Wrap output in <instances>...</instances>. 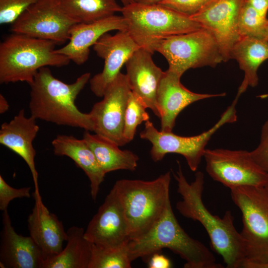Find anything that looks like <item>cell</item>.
Instances as JSON below:
<instances>
[{
	"label": "cell",
	"mask_w": 268,
	"mask_h": 268,
	"mask_svg": "<svg viewBox=\"0 0 268 268\" xmlns=\"http://www.w3.org/2000/svg\"><path fill=\"white\" fill-rule=\"evenodd\" d=\"M146 109L143 101L131 91L124 117L123 137L125 144L134 138L138 126L149 120L150 117Z\"/></svg>",
	"instance_id": "obj_28"
},
{
	"label": "cell",
	"mask_w": 268,
	"mask_h": 268,
	"mask_svg": "<svg viewBox=\"0 0 268 268\" xmlns=\"http://www.w3.org/2000/svg\"><path fill=\"white\" fill-rule=\"evenodd\" d=\"M203 157L208 175L230 190L242 186H265L268 173L255 162L250 152L206 149Z\"/></svg>",
	"instance_id": "obj_11"
},
{
	"label": "cell",
	"mask_w": 268,
	"mask_h": 268,
	"mask_svg": "<svg viewBox=\"0 0 268 268\" xmlns=\"http://www.w3.org/2000/svg\"><path fill=\"white\" fill-rule=\"evenodd\" d=\"M160 253H155L148 258L147 261L148 268H170L171 267L172 265L170 260Z\"/></svg>",
	"instance_id": "obj_34"
},
{
	"label": "cell",
	"mask_w": 268,
	"mask_h": 268,
	"mask_svg": "<svg viewBox=\"0 0 268 268\" xmlns=\"http://www.w3.org/2000/svg\"><path fill=\"white\" fill-rule=\"evenodd\" d=\"M9 106L8 101L4 96L0 94V113L3 114L9 109Z\"/></svg>",
	"instance_id": "obj_36"
},
{
	"label": "cell",
	"mask_w": 268,
	"mask_h": 268,
	"mask_svg": "<svg viewBox=\"0 0 268 268\" xmlns=\"http://www.w3.org/2000/svg\"><path fill=\"white\" fill-rule=\"evenodd\" d=\"M121 13L130 35L152 54L166 38L202 28L189 16L159 3L136 1L123 6Z\"/></svg>",
	"instance_id": "obj_6"
},
{
	"label": "cell",
	"mask_w": 268,
	"mask_h": 268,
	"mask_svg": "<svg viewBox=\"0 0 268 268\" xmlns=\"http://www.w3.org/2000/svg\"><path fill=\"white\" fill-rule=\"evenodd\" d=\"M250 153L255 162L268 173V120L263 126L259 145Z\"/></svg>",
	"instance_id": "obj_33"
},
{
	"label": "cell",
	"mask_w": 268,
	"mask_h": 268,
	"mask_svg": "<svg viewBox=\"0 0 268 268\" xmlns=\"http://www.w3.org/2000/svg\"><path fill=\"white\" fill-rule=\"evenodd\" d=\"M90 78L91 73L86 72L68 84L54 76L48 67L41 68L29 84L31 116L36 120L93 132L90 114L81 112L75 103Z\"/></svg>",
	"instance_id": "obj_2"
},
{
	"label": "cell",
	"mask_w": 268,
	"mask_h": 268,
	"mask_svg": "<svg viewBox=\"0 0 268 268\" xmlns=\"http://www.w3.org/2000/svg\"><path fill=\"white\" fill-rule=\"evenodd\" d=\"M140 47L127 31L103 35L93 46L96 55L104 61L103 70L89 80L91 91L102 97L107 87L116 78L123 65Z\"/></svg>",
	"instance_id": "obj_15"
},
{
	"label": "cell",
	"mask_w": 268,
	"mask_h": 268,
	"mask_svg": "<svg viewBox=\"0 0 268 268\" xmlns=\"http://www.w3.org/2000/svg\"><path fill=\"white\" fill-rule=\"evenodd\" d=\"M238 98L235 97L212 128L195 136H183L172 132L158 131L149 120L145 122L144 128L139 135L141 138L152 144L150 151L152 159L157 162L168 153L179 154L184 157L191 170L196 171L203 157L206 145L212 135L224 125L236 121L235 106Z\"/></svg>",
	"instance_id": "obj_8"
},
{
	"label": "cell",
	"mask_w": 268,
	"mask_h": 268,
	"mask_svg": "<svg viewBox=\"0 0 268 268\" xmlns=\"http://www.w3.org/2000/svg\"><path fill=\"white\" fill-rule=\"evenodd\" d=\"M156 52L167 60V70L181 77L190 68L214 67L223 62L215 38L202 28L166 38L158 45Z\"/></svg>",
	"instance_id": "obj_9"
},
{
	"label": "cell",
	"mask_w": 268,
	"mask_h": 268,
	"mask_svg": "<svg viewBox=\"0 0 268 268\" xmlns=\"http://www.w3.org/2000/svg\"><path fill=\"white\" fill-rule=\"evenodd\" d=\"M230 191L242 214V268H259L268 263V190L265 186H242Z\"/></svg>",
	"instance_id": "obj_7"
},
{
	"label": "cell",
	"mask_w": 268,
	"mask_h": 268,
	"mask_svg": "<svg viewBox=\"0 0 268 268\" xmlns=\"http://www.w3.org/2000/svg\"><path fill=\"white\" fill-rule=\"evenodd\" d=\"M259 97L261 98V99H265L268 98V93L260 95V96H259Z\"/></svg>",
	"instance_id": "obj_40"
},
{
	"label": "cell",
	"mask_w": 268,
	"mask_h": 268,
	"mask_svg": "<svg viewBox=\"0 0 268 268\" xmlns=\"http://www.w3.org/2000/svg\"><path fill=\"white\" fill-rule=\"evenodd\" d=\"M83 138L93 151L100 167L107 173L119 170L134 171L138 156L129 150H121L119 146L106 138L85 131Z\"/></svg>",
	"instance_id": "obj_24"
},
{
	"label": "cell",
	"mask_w": 268,
	"mask_h": 268,
	"mask_svg": "<svg viewBox=\"0 0 268 268\" xmlns=\"http://www.w3.org/2000/svg\"><path fill=\"white\" fill-rule=\"evenodd\" d=\"M83 228L73 226L67 231L66 246L58 255L44 262L43 268H88L92 244Z\"/></svg>",
	"instance_id": "obj_25"
},
{
	"label": "cell",
	"mask_w": 268,
	"mask_h": 268,
	"mask_svg": "<svg viewBox=\"0 0 268 268\" xmlns=\"http://www.w3.org/2000/svg\"><path fill=\"white\" fill-rule=\"evenodd\" d=\"M231 59L238 62L240 68L244 72L243 80L237 94L240 96L248 86L258 85V69L268 59V41L262 37H241L232 48Z\"/></svg>",
	"instance_id": "obj_23"
},
{
	"label": "cell",
	"mask_w": 268,
	"mask_h": 268,
	"mask_svg": "<svg viewBox=\"0 0 268 268\" xmlns=\"http://www.w3.org/2000/svg\"><path fill=\"white\" fill-rule=\"evenodd\" d=\"M263 37L264 38L268 41V20L266 25Z\"/></svg>",
	"instance_id": "obj_39"
},
{
	"label": "cell",
	"mask_w": 268,
	"mask_h": 268,
	"mask_svg": "<svg viewBox=\"0 0 268 268\" xmlns=\"http://www.w3.org/2000/svg\"><path fill=\"white\" fill-rule=\"evenodd\" d=\"M259 268H268V263L260 266Z\"/></svg>",
	"instance_id": "obj_41"
},
{
	"label": "cell",
	"mask_w": 268,
	"mask_h": 268,
	"mask_svg": "<svg viewBox=\"0 0 268 268\" xmlns=\"http://www.w3.org/2000/svg\"><path fill=\"white\" fill-rule=\"evenodd\" d=\"M256 11L267 17L268 11V0H246Z\"/></svg>",
	"instance_id": "obj_35"
},
{
	"label": "cell",
	"mask_w": 268,
	"mask_h": 268,
	"mask_svg": "<svg viewBox=\"0 0 268 268\" xmlns=\"http://www.w3.org/2000/svg\"><path fill=\"white\" fill-rule=\"evenodd\" d=\"M84 236L91 243L102 247H119L128 243L129 225L113 188L88 223Z\"/></svg>",
	"instance_id": "obj_14"
},
{
	"label": "cell",
	"mask_w": 268,
	"mask_h": 268,
	"mask_svg": "<svg viewBox=\"0 0 268 268\" xmlns=\"http://www.w3.org/2000/svg\"><path fill=\"white\" fill-rule=\"evenodd\" d=\"M128 244L119 247H102L92 244L88 268H130Z\"/></svg>",
	"instance_id": "obj_27"
},
{
	"label": "cell",
	"mask_w": 268,
	"mask_h": 268,
	"mask_svg": "<svg viewBox=\"0 0 268 268\" xmlns=\"http://www.w3.org/2000/svg\"><path fill=\"white\" fill-rule=\"evenodd\" d=\"M65 12L77 23H89L121 12L116 0H60Z\"/></svg>",
	"instance_id": "obj_26"
},
{
	"label": "cell",
	"mask_w": 268,
	"mask_h": 268,
	"mask_svg": "<svg viewBox=\"0 0 268 268\" xmlns=\"http://www.w3.org/2000/svg\"><path fill=\"white\" fill-rule=\"evenodd\" d=\"M39 130L36 119L26 116L24 109L9 122L3 123L0 129V143L21 157L28 166L34 184L35 192H39L38 173L36 168V150L33 142Z\"/></svg>",
	"instance_id": "obj_19"
},
{
	"label": "cell",
	"mask_w": 268,
	"mask_h": 268,
	"mask_svg": "<svg viewBox=\"0 0 268 268\" xmlns=\"http://www.w3.org/2000/svg\"><path fill=\"white\" fill-rule=\"evenodd\" d=\"M178 164V170L173 173L177 183V192L182 197V200L176 203L177 209L184 217L201 223L209 236L213 251L221 256L227 268H242L245 261L244 247L231 212L226 211L222 217L212 214L202 200L203 173L197 172L194 181L189 183Z\"/></svg>",
	"instance_id": "obj_1"
},
{
	"label": "cell",
	"mask_w": 268,
	"mask_h": 268,
	"mask_svg": "<svg viewBox=\"0 0 268 268\" xmlns=\"http://www.w3.org/2000/svg\"><path fill=\"white\" fill-rule=\"evenodd\" d=\"M245 0H211L201 10L190 16L214 36L223 62L231 59L232 48L239 39L238 22Z\"/></svg>",
	"instance_id": "obj_13"
},
{
	"label": "cell",
	"mask_w": 268,
	"mask_h": 268,
	"mask_svg": "<svg viewBox=\"0 0 268 268\" xmlns=\"http://www.w3.org/2000/svg\"><path fill=\"white\" fill-rule=\"evenodd\" d=\"M33 196L35 203L28 217V228L45 261L61 253L67 235L62 222L44 204L40 193L34 192Z\"/></svg>",
	"instance_id": "obj_18"
},
{
	"label": "cell",
	"mask_w": 268,
	"mask_h": 268,
	"mask_svg": "<svg viewBox=\"0 0 268 268\" xmlns=\"http://www.w3.org/2000/svg\"><path fill=\"white\" fill-rule=\"evenodd\" d=\"M37 0H0V25L12 24Z\"/></svg>",
	"instance_id": "obj_30"
},
{
	"label": "cell",
	"mask_w": 268,
	"mask_h": 268,
	"mask_svg": "<svg viewBox=\"0 0 268 268\" xmlns=\"http://www.w3.org/2000/svg\"><path fill=\"white\" fill-rule=\"evenodd\" d=\"M163 0H136L137 2L146 4L158 3Z\"/></svg>",
	"instance_id": "obj_37"
},
{
	"label": "cell",
	"mask_w": 268,
	"mask_h": 268,
	"mask_svg": "<svg viewBox=\"0 0 268 268\" xmlns=\"http://www.w3.org/2000/svg\"><path fill=\"white\" fill-rule=\"evenodd\" d=\"M211 0H163L159 4L189 17L201 10Z\"/></svg>",
	"instance_id": "obj_31"
},
{
	"label": "cell",
	"mask_w": 268,
	"mask_h": 268,
	"mask_svg": "<svg viewBox=\"0 0 268 268\" xmlns=\"http://www.w3.org/2000/svg\"><path fill=\"white\" fill-rule=\"evenodd\" d=\"M152 54L140 48L125 64L126 74L131 91L159 118L156 97L164 72L156 65Z\"/></svg>",
	"instance_id": "obj_20"
},
{
	"label": "cell",
	"mask_w": 268,
	"mask_h": 268,
	"mask_svg": "<svg viewBox=\"0 0 268 268\" xmlns=\"http://www.w3.org/2000/svg\"><path fill=\"white\" fill-rule=\"evenodd\" d=\"M52 144L55 155L70 158L84 171L90 181L91 196L95 201L106 174L85 140L72 135L59 134Z\"/></svg>",
	"instance_id": "obj_22"
},
{
	"label": "cell",
	"mask_w": 268,
	"mask_h": 268,
	"mask_svg": "<svg viewBox=\"0 0 268 268\" xmlns=\"http://www.w3.org/2000/svg\"><path fill=\"white\" fill-rule=\"evenodd\" d=\"M53 42L21 33H13L0 43V83H31L45 67H62L70 61L55 52Z\"/></svg>",
	"instance_id": "obj_4"
},
{
	"label": "cell",
	"mask_w": 268,
	"mask_h": 268,
	"mask_svg": "<svg viewBox=\"0 0 268 268\" xmlns=\"http://www.w3.org/2000/svg\"><path fill=\"white\" fill-rule=\"evenodd\" d=\"M268 19L261 15L246 0L239 13L238 27L241 37L263 38V33Z\"/></svg>",
	"instance_id": "obj_29"
},
{
	"label": "cell",
	"mask_w": 268,
	"mask_h": 268,
	"mask_svg": "<svg viewBox=\"0 0 268 268\" xmlns=\"http://www.w3.org/2000/svg\"><path fill=\"white\" fill-rule=\"evenodd\" d=\"M0 240L1 268H43L44 259L32 238L18 234L7 209L2 211Z\"/></svg>",
	"instance_id": "obj_17"
},
{
	"label": "cell",
	"mask_w": 268,
	"mask_h": 268,
	"mask_svg": "<svg viewBox=\"0 0 268 268\" xmlns=\"http://www.w3.org/2000/svg\"><path fill=\"white\" fill-rule=\"evenodd\" d=\"M181 77L167 70L159 84L156 106L160 119V131L172 132L178 115L190 104L201 100L226 95L225 93L213 94L193 92L181 83Z\"/></svg>",
	"instance_id": "obj_16"
},
{
	"label": "cell",
	"mask_w": 268,
	"mask_h": 268,
	"mask_svg": "<svg viewBox=\"0 0 268 268\" xmlns=\"http://www.w3.org/2000/svg\"><path fill=\"white\" fill-rule=\"evenodd\" d=\"M76 23L60 0H37L11 24L10 31L61 45L68 41L70 30Z\"/></svg>",
	"instance_id": "obj_10"
},
{
	"label": "cell",
	"mask_w": 268,
	"mask_h": 268,
	"mask_svg": "<svg viewBox=\"0 0 268 268\" xmlns=\"http://www.w3.org/2000/svg\"><path fill=\"white\" fill-rule=\"evenodd\" d=\"M265 187L268 190V174L267 176V181L265 185Z\"/></svg>",
	"instance_id": "obj_42"
},
{
	"label": "cell",
	"mask_w": 268,
	"mask_h": 268,
	"mask_svg": "<svg viewBox=\"0 0 268 268\" xmlns=\"http://www.w3.org/2000/svg\"><path fill=\"white\" fill-rule=\"evenodd\" d=\"M120 1L122 3L123 6H125L136 2V0H120Z\"/></svg>",
	"instance_id": "obj_38"
},
{
	"label": "cell",
	"mask_w": 268,
	"mask_h": 268,
	"mask_svg": "<svg viewBox=\"0 0 268 268\" xmlns=\"http://www.w3.org/2000/svg\"><path fill=\"white\" fill-rule=\"evenodd\" d=\"M31 190L30 187L13 188L0 175V210L2 211L7 210L9 202L14 199L30 198Z\"/></svg>",
	"instance_id": "obj_32"
},
{
	"label": "cell",
	"mask_w": 268,
	"mask_h": 268,
	"mask_svg": "<svg viewBox=\"0 0 268 268\" xmlns=\"http://www.w3.org/2000/svg\"><path fill=\"white\" fill-rule=\"evenodd\" d=\"M170 171L152 181L121 179L113 188L123 207L130 239L147 232L170 203Z\"/></svg>",
	"instance_id": "obj_5"
},
{
	"label": "cell",
	"mask_w": 268,
	"mask_h": 268,
	"mask_svg": "<svg viewBox=\"0 0 268 268\" xmlns=\"http://www.w3.org/2000/svg\"><path fill=\"white\" fill-rule=\"evenodd\" d=\"M113 30L127 31L124 17L113 15L89 23H76L70 30L68 43L55 52L67 56L77 65L88 60L90 48L104 34Z\"/></svg>",
	"instance_id": "obj_21"
},
{
	"label": "cell",
	"mask_w": 268,
	"mask_h": 268,
	"mask_svg": "<svg viewBox=\"0 0 268 268\" xmlns=\"http://www.w3.org/2000/svg\"><path fill=\"white\" fill-rule=\"evenodd\" d=\"M132 261L141 258L147 262L153 254L167 248L185 261V268H221L213 254L200 241L190 237L178 222L171 202L154 225L143 235L128 243Z\"/></svg>",
	"instance_id": "obj_3"
},
{
	"label": "cell",
	"mask_w": 268,
	"mask_h": 268,
	"mask_svg": "<svg viewBox=\"0 0 268 268\" xmlns=\"http://www.w3.org/2000/svg\"><path fill=\"white\" fill-rule=\"evenodd\" d=\"M131 92L126 74L120 72L107 87L102 99L89 113L93 132L119 146L125 145L123 137L124 117Z\"/></svg>",
	"instance_id": "obj_12"
}]
</instances>
